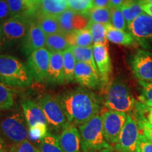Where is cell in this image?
I'll list each match as a JSON object with an SVG mask.
<instances>
[{
  "label": "cell",
  "mask_w": 152,
  "mask_h": 152,
  "mask_svg": "<svg viewBox=\"0 0 152 152\" xmlns=\"http://www.w3.org/2000/svg\"><path fill=\"white\" fill-rule=\"evenodd\" d=\"M57 99L68 123L75 125L84 124L98 115L101 109L99 98L83 87L66 91Z\"/></svg>",
  "instance_id": "cell-1"
},
{
  "label": "cell",
  "mask_w": 152,
  "mask_h": 152,
  "mask_svg": "<svg viewBox=\"0 0 152 152\" xmlns=\"http://www.w3.org/2000/svg\"><path fill=\"white\" fill-rule=\"evenodd\" d=\"M33 81L27 64L14 56L0 55L1 83L9 87H25L31 85Z\"/></svg>",
  "instance_id": "cell-2"
},
{
  "label": "cell",
  "mask_w": 152,
  "mask_h": 152,
  "mask_svg": "<svg viewBox=\"0 0 152 152\" xmlns=\"http://www.w3.org/2000/svg\"><path fill=\"white\" fill-rule=\"evenodd\" d=\"M78 130L83 151L112 149L104 137L102 115L98 114L84 124L80 125Z\"/></svg>",
  "instance_id": "cell-3"
},
{
  "label": "cell",
  "mask_w": 152,
  "mask_h": 152,
  "mask_svg": "<svg viewBox=\"0 0 152 152\" xmlns=\"http://www.w3.org/2000/svg\"><path fill=\"white\" fill-rule=\"evenodd\" d=\"M105 106L111 111L129 113L136 106L130 88L123 81L115 80L108 85L104 96Z\"/></svg>",
  "instance_id": "cell-4"
},
{
  "label": "cell",
  "mask_w": 152,
  "mask_h": 152,
  "mask_svg": "<svg viewBox=\"0 0 152 152\" xmlns=\"http://www.w3.org/2000/svg\"><path fill=\"white\" fill-rule=\"evenodd\" d=\"M28 126L23 112H12L0 121V134L14 144H18L28 138Z\"/></svg>",
  "instance_id": "cell-5"
},
{
  "label": "cell",
  "mask_w": 152,
  "mask_h": 152,
  "mask_svg": "<svg viewBox=\"0 0 152 152\" xmlns=\"http://www.w3.org/2000/svg\"><path fill=\"white\" fill-rule=\"evenodd\" d=\"M32 20L30 16L20 15L12 16L0 24L4 44L7 46H15L22 43L27 35Z\"/></svg>",
  "instance_id": "cell-6"
},
{
  "label": "cell",
  "mask_w": 152,
  "mask_h": 152,
  "mask_svg": "<svg viewBox=\"0 0 152 152\" xmlns=\"http://www.w3.org/2000/svg\"><path fill=\"white\" fill-rule=\"evenodd\" d=\"M128 30L142 48L152 52V18L151 16L144 13L128 23Z\"/></svg>",
  "instance_id": "cell-7"
},
{
  "label": "cell",
  "mask_w": 152,
  "mask_h": 152,
  "mask_svg": "<svg viewBox=\"0 0 152 152\" xmlns=\"http://www.w3.org/2000/svg\"><path fill=\"white\" fill-rule=\"evenodd\" d=\"M136 78L142 85L152 83V52L145 49H138L130 61Z\"/></svg>",
  "instance_id": "cell-8"
},
{
  "label": "cell",
  "mask_w": 152,
  "mask_h": 152,
  "mask_svg": "<svg viewBox=\"0 0 152 152\" xmlns=\"http://www.w3.org/2000/svg\"><path fill=\"white\" fill-rule=\"evenodd\" d=\"M140 135V126L137 121L130 114H127L119 140L115 144V149L119 152H137Z\"/></svg>",
  "instance_id": "cell-9"
},
{
  "label": "cell",
  "mask_w": 152,
  "mask_h": 152,
  "mask_svg": "<svg viewBox=\"0 0 152 152\" xmlns=\"http://www.w3.org/2000/svg\"><path fill=\"white\" fill-rule=\"evenodd\" d=\"M39 104L43 110L47 123L53 128L59 130L68 124L66 114L58 99L50 95H44L39 98Z\"/></svg>",
  "instance_id": "cell-10"
},
{
  "label": "cell",
  "mask_w": 152,
  "mask_h": 152,
  "mask_svg": "<svg viewBox=\"0 0 152 152\" xmlns=\"http://www.w3.org/2000/svg\"><path fill=\"white\" fill-rule=\"evenodd\" d=\"M127 114L109 110L102 113V123L104 137L109 144L115 145L119 140L126 120Z\"/></svg>",
  "instance_id": "cell-11"
},
{
  "label": "cell",
  "mask_w": 152,
  "mask_h": 152,
  "mask_svg": "<svg viewBox=\"0 0 152 152\" xmlns=\"http://www.w3.org/2000/svg\"><path fill=\"white\" fill-rule=\"evenodd\" d=\"M50 56L51 52L45 47L37 49L28 56L27 66L34 81L46 82Z\"/></svg>",
  "instance_id": "cell-12"
},
{
  "label": "cell",
  "mask_w": 152,
  "mask_h": 152,
  "mask_svg": "<svg viewBox=\"0 0 152 152\" xmlns=\"http://www.w3.org/2000/svg\"><path fill=\"white\" fill-rule=\"evenodd\" d=\"M46 34L44 33L37 21L30 23L29 30L21 43L22 52L26 56H29L35 51L45 47Z\"/></svg>",
  "instance_id": "cell-13"
},
{
  "label": "cell",
  "mask_w": 152,
  "mask_h": 152,
  "mask_svg": "<svg viewBox=\"0 0 152 152\" xmlns=\"http://www.w3.org/2000/svg\"><path fill=\"white\" fill-rule=\"evenodd\" d=\"M93 54L102 85H105L109 83L112 73V65L108 46L93 45Z\"/></svg>",
  "instance_id": "cell-14"
},
{
  "label": "cell",
  "mask_w": 152,
  "mask_h": 152,
  "mask_svg": "<svg viewBox=\"0 0 152 152\" xmlns=\"http://www.w3.org/2000/svg\"><path fill=\"white\" fill-rule=\"evenodd\" d=\"M74 80L82 86L90 89H97L102 85L99 75L90 65L83 62L76 63Z\"/></svg>",
  "instance_id": "cell-15"
},
{
  "label": "cell",
  "mask_w": 152,
  "mask_h": 152,
  "mask_svg": "<svg viewBox=\"0 0 152 152\" xmlns=\"http://www.w3.org/2000/svg\"><path fill=\"white\" fill-rule=\"evenodd\" d=\"M58 139L64 152H80V135L75 125L68 123L63 128Z\"/></svg>",
  "instance_id": "cell-16"
},
{
  "label": "cell",
  "mask_w": 152,
  "mask_h": 152,
  "mask_svg": "<svg viewBox=\"0 0 152 152\" xmlns=\"http://www.w3.org/2000/svg\"><path fill=\"white\" fill-rule=\"evenodd\" d=\"M21 107L29 128L39 123L47 125L46 117L39 103L29 99H23L21 102Z\"/></svg>",
  "instance_id": "cell-17"
},
{
  "label": "cell",
  "mask_w": 152,
  "mask_h": 152,
  "mask_svg": "<svg viewBox=\"0 0 152 152\" xmlns=\"http://www.w3.org/2000/svg\"><path fill=\"white\" fill-rule=\"evenodd\" d=\"M46 82L48 84L52 85H62L65 83L63 52L51 53Z\"/></svg>",
  "instance_id": "cell-18"
},
{
  "label": "cell",
  "mask_w": 152,
  "mask_h": 152,
  "mask_svg": "<svg viewBox=\"0 0 152 152\" xmlns=\"http://www.w3.org/2000/svg\"><path fill=\"white\" fill-rule=\"evenodd\" d=\"M69 9L68 0H39V15L57 17Z\"/></svg>",
  "instance_id": "cell-19"
},
{
  "label": "cell",
  "mask_w": 152,
  "mask_h": 152,
  "mask_svg": "<svg viewBox=\"0 0 152 152\" xmlns=\"http://www.w3.org/2000/svg\"><path fill=\"white\" fill-rule=\"evenodd\" d=\"M11 16H31L37 13L38 4L34 0H7Z\"/></svg>",
  "instance_id": "cell-20"
},
{
  "label": "cell",
  "mask_w": 152,
  "mask_h": 152,
  "mask_svg": "<svg viewBox=\"0 0 152 152\" xmlns=\"http://www.w3.org/2000/svg\"><path fill=\"white\" fill-rule=\"evenodd\" d=\"M107 40L123 46H134L137 43L134 37L126 30H118L113 28L111 23L106 25Z\"/></svg>",
  "instance_id": "cell-21"
},
{
  "label": "cell",
  "mask_w": 152,
  "mask_h": 152,
  "mask_svg": "<svg viewBox=\"0 0 152 152\" xmlns=\"http://www.w3.org/2000/svg\"><path fill=\"white\" fill-rule=\"evenodd\" d=\"M66 40L70 46L88 47L92 46V37L90 31L87 28L76 30L66 35Z\"/></svg>",
  "instance_id": "cell-22"
},
{
  "label": "cell",
  "mask_w": 152,
  "mask_h": 152,
  "mask_svg": "<svg viewBox=\"0 0 152 152\" xmlns=\"http://www.w3.org/2000/svg\"><path fill=\"white\" fill-rule=\"evenodd\" d=\"M70 48H71V50L73 52V56L75 57L76 61L83 62L88 64L99 75L96 64H95L94 61V54H93V46L88 47L71 46Z\"/></svg>",
  "instance_id": "cell-23"
},
{
  "label": "cell",
  "mask_w": 152,
  "mask_h": 152,
  "mask_svg": "<svg viewBox=\"0 0 152 152\" xmlns=\"http://www.w3.org/2000/svg\"><path fill=\"white\" fill-rule=\"evenodd\" d=\"M65 35L62 33H57L47 36L45 48L51 53L63 52L70 48Z\"/></svg>",
  "instance_id": "cell-24"
},
{
  "label": "cell",
  "mask_w": 152,
  "mask_h": 152,
  "mask_svg": "<svg viewBox=\"0 0 152 152\" xmlns=\"http://www.w3.org/2000/svg\"><path fill=\"white\" fill-rule=\"evenodd\" d=\"M127 23L144 14L141 4L137 0H125L123 5L120 7Z\"/></svg>",
  "instance_id": "cell-25"
},
{
  "label": "cell",
  "mask_w": 152,
  "mask_h": 152,
  "mask_svg": "<svg viewBox=\"0 0 152 152\" xmlns=\"http://www.w3.org/2000/svg\"><path fill=\"white\" fill-rule=\"evenodd\" d=\"M86 28L90 31L94 45H106V46H108L106 25L98 23L90 20Z\"/></svg>",
  "instance_id": "cell-26"
},
{
  "label": "cell",
  "mask_w": 152,
  "mask_h": 152,
  "mask_svg": "<svg viewBox=\"0 0 152 152\" xmlns=\"http://www.w3.org/2000/svg\"><path fill=\"white\" fill-rule=\"evenodd\" d=\"M37 22L47 36L61 33L56 17L39 15Z\"/></svg>",
  "instance_id": "cell-27"
},
{
  "label": "cell",
  "mask_w": 152,
  "mask_h": 152,
  "mask_svg": "<svg viewBox=\"0 0 152 152\" xmlns=\"http://www.w3.org/2000/svg\"><path fill=\"white\" fill-rule=\"evenodd\" d=\"M63 56H64V73L65 83H71L74 80V71H75L76 60L71 48H68L63 52Z\"/></svg>",
  "instance_id": "cell-28"
},
{
  "label": "cell",
  "mask_w": 152,
  "mask_h": 152,
  "mask_svg": "<svg viewBox=\"0 0 152 152\" xmlns=\"http://www.w3.org/2000/svg\"><path fill=\"white\" fill-rule=\"evenodd\" d=\"M85 14L90 20L98 23L107 25L111 23V9L110 8H95L93 7Z\"/></svg>",
  "instance_id": "cell-29"
},
{
  "label": "cell",
  "mask_w": 152,
  "mask_h": 152,
  "mask_svg": "<svg viewBox=\"0 0 152 152\" xmlns=\"http://www.w3.org/2000/svg\"><path fill=\"white\" fill-rule=\"evenodd\" d=\"M75 13V11L68 9L56 17L57 21L59 25L61 33L66 35L74 31L73 20Z\"/></svg>",
  "instance_id": "cell-30"
},
{
  "label": "cell",
  "mask_w": 152,
  "mask_h": 152,
  "mask_svg": "<svg viewBox=\"0 0 152 152\" xmlns=\"http://www.w3.org/2000/svg\"><path fill=\"white\" fill-rule=\"evenodd\" d=\"M40 152H64L61 147L59 139L57 137L47 134L42 140L39 146Z\"/></svg>",
  "instance_id": "cell-31"
},
{
  "label": "cell",
  "mask_w": 152,
  "mask_h": 152,
  "mask_svg": "<svg viewBox=\"0 0 152 152\" xmlns=\"http://www.w3.org/2000/svg\"><path fill=\"white\" fill-rule=\"evenodd\" d=\"M14 104V95L8 86L0 82V110H8Z\"/></svg>",
  "instance_id": "cell-32"
},
{
  "label": "cell",
  "mask_w": 152,
  "mask_h": 152,
  "mask_svg": "<svg viewBox=\"0 0 152 152\" xmlns=\"http://www.w3.org/2000/svg\"><path fill=\"white\" fill-rule=\"evenodd\" d=\"M111 9V25L118 30L128 29V23L120 7H112Z\"/></svg>",
  "instance_id": "cell-33"
},
{
  "label": "cell",
  "mask_w": 152,
  "mask_h": 152,
  "mask_svg": "<svg viewBox=\"0 0 152 152\" xmlns=\"http://www.w3.org/2000/svg\"><path fill=\"white\" fill-rule=\"evenodd\" d=\"M68 2L70 9L80 14H86L93 8L92 0H68Z\"/></svg>",
  "instance_id": "cell-34"
},
{
  "label": "cell",
  "mask_w": 152,
  "mask_h": 152,
  "mask_svg": "<svg viewBox=\"0 0 152 152\" xmlns=\"http://www.w3.org/2000/svg\"><path fill=\"white\" fill-rule=\"evenodd\" d=\"M47 135V125L39 123L35 126L30 127L28 130V137L33 142H42Z\"/></svg>",
  "instance_id": "cell-35"
},
{
  "label": "cell",
  "mask_w": 152,
  "mask_h": 152,
  "mask_svg": "<svg viewBox=\"0 0 152 152\" xmlns=\"http://www.w3.org/2000/svg\"><path fill=\"white\" fill-rule=\"evenodd\" d=\"M137 113H140V119H143L152 125V107L144 104H136Z\"/></svg>",
  "instance_id": "cell-36"
},
{
  "label": "cell",
  "mask_w": 152,
  "mask_h": 152,
  "mask_svg": "<svg viewBox=\"0 0 152 152\" xmlns=\"http://www.w3.org/2000/svg\"><path fill=\"white\" fill-rule=\"evenodd\" d=\"M143 87L140 100L142 104L152 107V83L142 85Z\"/></svg>",
  "instance_id": "cell-37"
},
{
  "label": "cell",
  "mask_w": 152,
  "mask_h": 152,
  "mask_svg": "<svg viewBox=\"0 0 152 152\" xmlns=\"http://www.w3.org/2000/svg\"><path fill=\"white\" fill-rule=\"evenodd\" d=\"M10 152H40L37 150L29 141L27 140L20 142L18 144H14L11 149Z\"/></svg>",
  "instance_id": "cell-38"
},
{
  "label": "cell",
  "mask_w": 152,
  "mask_h": 152,
  "mask_svg": "<svg viewBox=\"0 0 152 152\" xmlns=\"http://www.w3.org/2000/svg\"><path fill=\"white\" fill-rule=\"evenodd\" d=\"M137 152H152V142L143 134H140L139 137Z\"/></svg>",
  "instance_id": "cell-39"
},
{
  "label": "cell",
  "mask_w": 152,
  "mask_h": 152,
  "mask_svg": "<svg viewBox=\"0 0 152 152\" xmlns=\"http://www.w3.org/2000/svg\"><path fill=\"white\" fill-rule=\"evenodd\" d=\"M11 14L7 0H0V24L11 18Z\"/></svg>",
  "instance_id": "cell-40"
},
{
  "label": "cell",
  "mask_w": 152,
  "mask_h": 152,
  "mask_svg": "<svg viewBox=\"0 0 152 152\" xmlns=\"http://www.w3.org/2000/svg\"><path fill=\"white\" fill-rule=\"evenodd\" d=\"M140 128L142 129V134H144L150 142H152V125L143 119L137 120Z\"/></svg>",
  "instance_id": "cell-41"
},
{
  "label": "cell",
  "mask_w": 152,
  "mask_h": 152,
  "mask_svg": "<svg viewBox=\"0 0 152 152\" xmlns=\"http://www.w3.org/2000/svg\"><path fill=\"white\" fill-rule=\"evenodd\" d=\"M92 5L95 8H109L110 0H92Z\"/></svg>",
  "instance_id": "cell-42"
},
{
  "label": "cell",
  "mask_w": 152,
  "mask_h": 152,
  "mask_svg": "<svg viewBox=\"0 0 152 152\" xmlns=\"http://www.w3.org/2000/svg\"><path fill=\"white\" fill-rule=\"evenodd\" d=\"M140 4L144 12L152 18V3H142Z\"/></svg>",
  "instance_id": "cell-43"
},
{
  "label": "cell",
  "mask_w": 152,
  "mask_h": 152,
  "mask_svg": "<svg viewBox=\"0 0 152 152\" xmlns=\"http://www.w3.org/2000/svg\"><path fill=\"white\" fill-rule=\"evenodd\" d=\"M125 0H110L109 8L112 7H121Z\"/></svg>",
  "instance_id": "cell-44"
},
{
  "label": "cell",
  "mask_w": 152,
  "mask_h": 152,
  "mask_svg": "<svg viewBox=\"0 0 152 152\" xmlns=\"http://www.w3.org/2000/svg\"><path fill=\"white\" fill-rule=\"evenodd\" d=\"M6 144L3 137L0 134V152H4L5 150Z\"/></svg>",
  "instance_id": "cell-45"
},
{
  "label": "cell",
  "mask_w": 152,
  "mask_h": 152,
  "mask_svg": "<svg viewBox=\"0 0 152 152\" xmlns=\"http://www.w3.org/2000/svg\"><path fill=\"white\" fill-rule=\"evenodd\" d=\"M4 45H5L4 40L2 33H1V29H0V51H1V49L4 47Z\"/></svg>",
  "instance_id": "cell-46"
},
{
  "label": "cell",
  "mask_w": 152,
  "mask_h": 152,
  "mask_svg": "<svg viewBox=\"0 0 152 152\" xmlns=\"http://www.w3.org/2000/svg\"><path fill=\"white\" fill-rule=\"evenodd\" d=\"M140 4L142 3H152V0H137Z\"/></svg>",
  "instance_id": "cell-47"
},
{
  "label": "cell",
  "mask_w": 152,
  "mask_h": 152,
  "mask_svg": "<svg viewBox=\"0 0 152 152\" xmlns=\"http://www.w3.org/2000/svg\"><path fill=\"white\" fill-rule=\"evenodd\" d=\"M97 152H112L111 149H102V150H100V151H99Z\"/></svg>",
  "instance_id": "cell-48"
},
{
  "label": "cell",
  "mask_w": 152,
  "mask_h": 152,
  "mask_svg": "<svg viewBox=\"0 0 152 152\" xmlns=\"http://www.w3.org/2000/svg\"><path fill=\"white\" fill-rule=\"evenodd\" d=\"M34 1H35L36 3H37L38 4H39V0H34Z\"/></svg>",
  "instance_id": "cell-49"
}]
</instances>
